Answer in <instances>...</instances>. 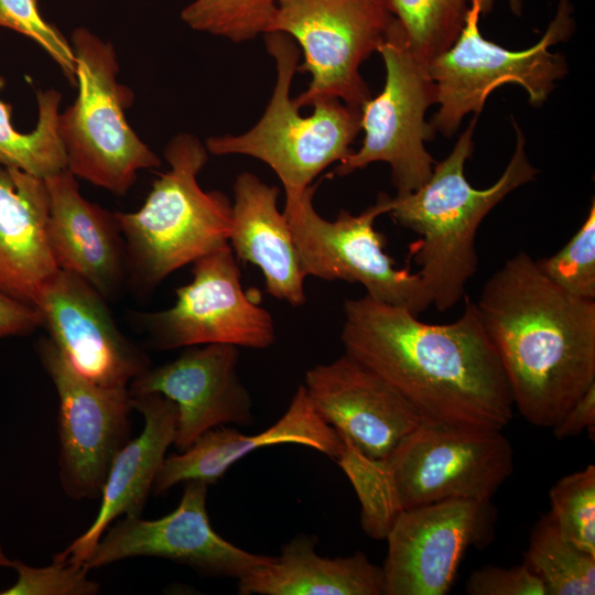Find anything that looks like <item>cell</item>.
<instances>
[{
  "label": "cell",
  "mask_w": 595,
  "mask_h": 595,
  "mask_svg": "<svg viewBox=\"0 0 595 595\" xmlns=\"http://www.w3.org/2000/svg\"><path fill=\"white\" fill-rule=\"evenodd\" d=\"M345 353L376 372L425 420L504 430L513 401L475 302L429 324L410 311L364 295L344 303Z\"/></svg>",
  "instance_id": "1"
},
{
  "label": "cell",
  "mask_w": 595,
  "mask_h": 595,
  "mask_svg": "<svg viewBox=\"0 0 595 595\" xmlns=\"http://www.w3.org/2000/svg\"><path fill=\"white\" fill-rule=\"evenodd\" d=\"M475 304L513 407L529 423L553 428L595 383V300L565 292L519 251Z\"/></svg>",
  "instance_id": "2"
},
{
  "label": "cell",
  "mask_w": 595,
  "mask_h": 595,
  "mask_svg": "<svg viewBox=\"0 0 595 595\" xmlns=\"http://www.w3.org/2000/svg\"><path fill=\"white\" fill-rule=\"evenodd\" d=\"M476 117L459 136L452 152L434 164L430 178L418 190L391 197L388 214L419 239L410 255L439 311L455 306L465 295L468 281L477 273L476 234L487 214L516 188L531 182L538 170L524 151V138L517 131L516 150L501 176L487 188H474L465 177V162L473 152Z\"/></svg>",
  "instance_id": "3"
},
{
  "label": "cell",
  "mask_w": 595,
  "mask_h": 595,
  "mask_svg": "<svg viewBox=\"0 0 595 595\" xmlns=\"http://www.w3.org/2000/svg\"><path fill=\"white\" fill-rule=\"evenodd\" d=\"M164 158L170 167L153 182L144 204L136 212L113 213L127 275L142 291L228 244L230 232L231 202L197 182L208 160L205 145L193 134L180 133L165 147Z\"/></svg>",
  "instance_id": "4"
},
{
  "label": "cell",
  "mask_w": 595,
  "mask_h": 595,
  "mask_svg": "<svg viewBox=\"0 0 595 595\" xmlns=\"http://www.w3.org/2000/svg\"><path fill=\"white\" fill-rule=\"evenodd\" d=\"M266 46L275 61L277 80L264 113L245 133L208 138L205 148L214 155L258 159L273 170L284 192L300 193L353 152L350 144L361 130L360 109L328 98L317 100L312 113L302 116L290 97L299 66L296 43L284 33L270 32Z\"/></svg>",
  "instance_id": "5"
},
{
  "label": "cell",
  "mask_w": 595,
  "mask_h": 595,
  "mask_svg": "<svg viewBox=\"0 0 595 595\" xmlns=\"http://www.w3.org/2000/svg\"><path fill=\"white\" fill-rule=\"evenodd\" d=\"M71 45L78 93L58 117L67 170L122 195L139 171L160 166L161 161L128 123L125 109L131 93L117 80L119 65L112 45L86 28L73 31Z\"/></svg>",
  "instance_id": "6"
},
{
  "label": "cell",
  "mask_w": 595,
  "mask_h": 595,
  "mask_svg": "<svg viewBox=\"0 0 595 595\" xmlns=\"http://www.w3.org/2000/svg\"><path fill=\"white\" fill-rule=\"evenodd\" d=\"M493 3L494 0H472L457 40L428 66L439 105L430 125L446 137L456 132L467 113L477 116L497 87L517 84L526 90L530 104L539 106L566 74L564 56L549 47L564 41L573 30L569 0H560L543 36L523 51H511L483 37L479 17Z\"/></svg>",
  "instance_id": "7"
},
{
  "label": "cell",
  "mask_w": 595,
  "mask_h": 595,
  "mask_svg": "<svg viewBox=\"0 0 595 595\" xmlns=\"http://www.w3.org/2000/svg\"><path fill=\"white\" fill-rule=\"evenodd\" d=\"M315 192V184L300 193L285 192L283 208L306 277L359 283L370 298L418 316L432 305L420 274L397 269L383 250V235L375 229V220L391 208L389 195L380 193L358 215L342 209L327 220L313 205Z\"/></svg>",
  "instance_id": "8"
},
{
  "label": "cell",
  "mask_w": 595,
  "mask_h": 595,
  "mask_svg": "<svg viewBox=\"0 0 595 595\" xmlns=\"http://www.w3.org/2000/svg\"><path fill=\"white\" fill-rule=\"evenodd\" d=\"M393 19L386 0H278L267 33L293 39L303 52L298 71L312 76L295 106L337 98L360 109L371 98L360 65L378 52Z\"/></svg>",
  "instance_id": "9"
},
{
  "label": "cell",
  "mask_w": 595,
  "mask_h": 595,
  "mask_svg": "<svg viewBox=\"0 0 595 595\" xmlns=\"http://www.w3.org/2000/svg\"><path fill=\"white\" fill-rule=\"evenodd\" d=\"M386 67L381 93L360 107L365 132L361 147L337 163L334 174L348 175L375 162L390 165L397 195L418 190L431 176L434 159L425 141L434 130L425 121L436 104V86L428 66L411 52L407 35L394 18L378 50Z\"/></svg>",
  "instance_id": "10"
},
{
  "label": "cell",
  "mask_w": 595,
  "mask_h": 595,
  "mask_svg": "<svg viewBox=\"0 0 595 595\" xmlns=\"http://www.w3.org/2000/svg\"><path fill=\"white\" fill-rule=\"evenodd\" d=\"M385 459L402 510L448 499L490 500L513 472L502 430L425 419Z\"/></svg>",
  "instance_id": "11"
},
{
  "label": "cell",
  "mask_w": 595,
  "mask_h": 595,
  "mask_svg": "<svg viewBox=\"0 0 595 595\" xmlns=\"http://www.w3.org/2000/svg\"><path fill=\"white\" fill-rule=\"evenodd\" d=\"M192 264V281L176 289L171 307L139 316L153 347L228 344L266 349L274 344L273 317L245 292L229 244Z\"/></svg>",
  "instance_id": "12"
},
{
  "label": "cell",
  "mask_w": 595,
  "mask_h": 595,
  "mask_svg": "<svg viewBox=\"0 0 595 595\" xmlns=\"http://www.w3.org/2000/svg\"><path fill=\"white\" fill-rule=\"evenodd\" d=\"M58 396L60 480L73 499H97L117 453L130 440L128 387H104L76 372L50 338L37 343Z\"/></svg>",
  "instance_id": "13"
},
{
  "label": "cell",
  "mask_w": 595,
  "mask_h": 595,
  "mask_svg": "<svg viewBox=\"0 0 595 595\" xmlns=\"http://www.w3.org/2000/svg\"><path fill=\"white\" fill-rule=\"evenodd\" d=\"M490 500L448 499L403 510L386 540L383 595H444L470 547L493 538Z\"/></svg>",
  "instance_id": "14"
},
{
  "label": "cell",
  "mask_w": 595,
  "mask_h": 595,
  "mask_svg": "<svg viewBox=\"0 0 595 595\" xmlns=\"http://www.w3.org/2000/svg\"><path fill=\"white\" fill-rule=\"evenodd\" d=\"M184 484L173 511L155 520L125 517L105 531L84 566L90 570L125 559L153 556L187 565L199 574L239 580L274 560L220 537L206 509L208 485L199 480Z\"/></svg>",
  "instance_id": "15"
},
{
  "label": "cell",
  "mask_w": 595,
  "mask_h": 595,
  "mask_svg": "<svg viewBox=\"0 0 595 595\" xmlns=\"http://www.w3.org/2000/svg\"><path fill=\"white\" fill-rule=\"evenodd\" d=\"M50 339L71 367L104 387H128L151 367L149 357L116 326L106 299L78 275L58 269L32 303Z\"/></svg>",
  "instance_id": "16"
},
{
  "label": "cell",
  "mask_w": 595,
  "mask_h": 595,
  "mask_svg": "<svg viewBox=\"0 0 595 595\" xmlns=\"http://www.w3.org/2000/svg\"><path fill=\"white\" fill-rule=\"evenodd\" d=\"M239 356L234 345L191 346L174 360L137 376L129 393H159L175 403L174 445L184 451L212 429L255 424L252 397L239 376Z\"/></svg>",
  "instance_id": "17"
},
{
  "label": "cell",
  "mask_w": 595,
  "mask_h": 595,
  "mask_svg": "<svg viewBox=\"0 0 595 595\" xmlns=\"http://www.w3.org/2000/svg\"><path fill=\"white\" fill-rule=\"evenodd\" d=\"M303 386L322 420L372 458L388 457L422 421L388 382L346 353L307 369Z\"/></svg>",
  "instance_id": "18"
},
{
  "label": "cell",
  "mask_w": 595,
  "mask_h": 595,
  "mask_svg": "<svg viewBox=\"0 0 595 595\" xmlns=\"http://www.w3.org/2000/svg\"><path fill=\"white\" fill-rule=\"evenodd\" d=\"M296 444L315 450L336 461L344 450L339 433L316 413L303 385H300L282 416L257 434L247 435L232 428L218 426L205 432L190 447L165 457L152 493L162 495L173 486L199 480L216 484L226 472L259 448Z\"/></svg>",
  "instance_id": "19"
},
{
  "label": "cell",
  "mask_w": 595,
  "mask_h": 595,
  "mask_svg": "<svg viewBox=\"0 0 595 595\" xmlns=\"http://www.w3.org/2000/svg\"><path fill=\"white\" fill-rule=\"evenodd\" d=\"M132 408L143 416L141 433L130 439L115 456L107 474L98 512L87 530L55 554L84 565L110 523L118 517H140L155 477L174 444L177 409L159 393L131 396Z\"/></svg>",
  "instance_id": "20"
},
{
  "label": "cell",
  "mask_w": 595,
  "mask_h": 595,
  "mask_svg": "<svg viewBox=\"0 0 595 595\" xmlns=\"http://www.w3.org/2000/svg\"><path fill=\"white\" fill-rule=\"evenodd\" d=\"M44 180L48 238L58 268L78 275L105 299L112 298L127 275L125 244L113 214L85 199L67 169Z\"/></svg>",
  "instance_id": "21"
},
{
  "label": "cell",
  "mask_w": 595,
  "mask_h": 595,
  "mask_svg": "<svg viewBox=\"0 0 595 595\" xmlns=\"http://www.w3.org/2000/svg\"><path fill=\"white\" fill-rule=\"evenodd\" d=\"M278 196L277 186L253 173H240L234 183L228 244L238 260L260 269L271 296L298 307L306 301V275Z\"/></svg>",
  "instance_id": "22"
},
{
  "label": "cell",
  "mask_w": 595,
  "mask_h": 595,
  "mask_svg": "<svg viewBox=\"0 0 595 595\" xmlns=\"http://www.w3.org/2000/svg\"><path fill=\"white\" fill-rule=\"evenodd\" d=\"M45 180L0 165V290L32 303L60 268L48 238Z\"/></svg>",
  "instance_id": "23"
},
{
  "label": "cell",
  "mask_w": 595,
  "mask_h": 595,
  "mask_svg": "<svg viewBox=\"0 0 595 595\" xmlns=\"http://www.w3.org/2000/svg\"><path fill=\"white\" fill-rule=\"evenodd\" d=\"M317 537L299 534L280 555L240 577L241 595H383L382 567L363 552L326 558L316 552Z\"/></svg>",
  "instance_id": "24"
},
{
  "label": "cell",
  "mask_w": 595,
  "mask_h": 595,
  "mask_svg": "<svg viewBox=\"0 0 595 595\" xmlns=\"http://www.w3.org/2000/svg\"><path fill=\"white\" fill-rule=\"evenodd\" d=\"M3 86L4 79L0 77V90ZM36 99L37 121L26 133L14 128L12 107L0 99V165L46 178L67 169L66 152L58 133L61 94L54 89L40 90Z\"/></svg>",
  "instance_id": "25"
},
{
  "label": "cell",
  "mask_w": 595,
  "mask_h": 595,
  "mask_svg": "<svg viewBox=\"0 0 595 595\" xmlns=\"http://www.w3.org/2000/svg\"><path fill=\"white\" fill-rule=\"evenodd\" d=\"M524 564L540 577L547 595L595 594V555L563 538L551 513L532 529Z\"/></svg>",
  "instance_id": "26"
},
{
  "label": "cell",
  "mask_w": 595,
  "mask_h": 595,
  "mask_svg": "<svg viewBox=\"0 0 595 595\" xmlns=\"http://www.w3.org/2000/svg\"><path fill=\"white\" fill-rule=\"evenodd\" d=\"M336 462L350 480L360 502V524L371 539L386 540L403 511L385 458L364 454L349 439Z\"/></svg>",
  "instance_id": "27"
},
{
  "label": "cell",
  "mask_w": 595,
  "mask_h": 595,
  "mask_svg": "<svg viewBox=\"0 0 595 595\" xmlns=\"http://www.w3.org/2000/svg\"><path fill=\"white\" fill-rule=\"evenodd\" d=\"M413 55L424 65L457 40L472 0H386Z\"/></svg>",
  "instance_id": "28"
},
{
  "label": "cell",
  "mask_w": 595,
  "mask_h": 595,
  "mask_svg": "<svg viewBox=\"0 0 595 595\" xmlns=\"http://www.w3.org/2000/svg\"><path fill=\"white\" fill-rule=\"evenodd\" d=\"M277 6L278 0H193L181 18L193 30L240 43L268 32Z\"/></svg>",
  "instance_id": "29"
},
{
  "label": "cell",
  "mask_w": 595,
  "mask_h": 595,
  "mask_svg": "<svg viewBox=\"0 0 595 595\" xmlns=\"http://www.w3.org/2000/svg\"><path fill=\"white\" fill-rule=\"evenodd\" d=\"M550 500L561 536L595 555V466L562 477L551 488Z\"/></svg>",
  "instance_id": "30"
},
{
  "label": "cell",
  "mask_w": 595,
  "mask_h": 595,
  "mask_svg": "<svg viewBox=\"0 0 595 595\" xmlns=\"http://www.w3.org/2000/svg\"><path fill=\"white\" fill-rule=\"evenodd\" d=\"M540 270L565 292L595 300V202L582 226L556 253L536 260Z\"/></svg>",
  "instance_id": "31"
},
{
  "label": "cell",
  "mask_w": 595,
  "mask_h": 595,
  "mask_svg": "<svg viewBox=\"0 0 595 595\" xmlns=\"http://www.w3.org/2000/svg\"><path fill=\"white\" fill-rule=\"evenodd\" d=\"M0 26L15 31L39 44L76 84V60L62 33L42 17L36 0H0Z\"/></svg>",
  "instance_id": "32"
},
{
  "label": "cell",
  "mask_w": 595,
  "mask_h": 595,
  "mask_svg": "<svg viewBox=\"0 0 595 595\" xmlns=\"http://www.w3.org/2000/svg\"><path fill=\"white\" fill-rule=\"evenodd\" d=\"M11 567L18 578L13 585L0 591V595H94L100 588L97 582L88 578V567L57 555L47 566L34 567L12 560Z\"/></svg>",
  "instance_id": "33"
},
{
  "label": "cell",
  "mask_w": 595,
  "mask_h": 595,
  "mask_svg": "<svg viewBox=\"0 0 595 595\" xmlns=\"http://www.w3.org/2000/svg\"><path fill=\"white\" fill-rule=\"evenodd\" d=\"M465 591L469 595H547L540 577L526 564L483 566L466 580Z\"/></svg>",
  "instance_id": "34"
},
{
  "label": "cell",
  "mask_w": 595,
  "mask_h": 595,
  "mask_svg": "<svg viewBox=\"0 0 595 595\" xmlns=\"http://www.w3.org/2000/svg\"><path fill=\"white\" fill-rule=\"evenodd\" d=\"M42 325L36 309L0 290V338L23 335Z\"/></svg>",
  "instance_id": "35"
},
{
  "label": "cell",
  "mask_w": 595,
  "mask_h": 595,
  "mask_svg": "<svg viewBox=\"0 0 595 595\" xmlns=\"http://www.w3.org/2000/svg\"><path fill=\"white\" fill-rule=\"evenodd\" d=\"M595 426V383L565 412L552 428L558 440L571 437L587 429L594 440Z\"/></svg>",
  "instance_id": "36"
},
{
  "label": "cell",
  "mask_w": 595,
  "mask_h": 595,
  "mask_svg": "<svg viewBox=\"0 0 595 595\" xmlns=\"http://www.w3.org/2000/svg\"><path fill=\"white\" fill-rule=\"evenodd\" d=\"M12 560H10L3 550V547L0 541V567H11Z\"/></svg>",
  "instance_id": "37"
},
{
  "label": "cell",
  "mask_w": 595,
  "mask_h": 595,
  "mask_svg": "<svg viewBox=\"0 0 595 595\" xmlns=\"http://www.w3.org/2000/svg\"><path fill=\"white\" fill-rule=\"evenodd\" d=\"M510 4L513 11H517L520 3L517 0H510Z\"/></svg>",
  "instance_id": "38"
}]
</instances>
